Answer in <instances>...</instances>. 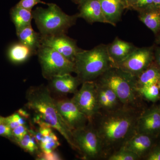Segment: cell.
<instances>
[{"instance_id":"42","label":"cell","mask_w":160,"mask_h":160,"mask_svg":"<svg viewBox=\"0 0 160 160\" xmlns=\"http://www.w3.org/2000/svg\"><path fill=\"white\" fill-rule=\"evenodd\" d=\"M81 1H82V0H81Z\"/></svg>"},{"instance_id":"15","label":"cell","mask_w":160,"mask_h":160,"mask_svg":"<svg viewBox=\"0 0 160 160\" xmlns=\"http://www.w3.org/2000/svg\"><path fill=\"white\" fill-rule=\"evenodd\" d=\"M106 23L113 26L119 21L125 4L122 0H99Z\"/></svg>"},{"instance_id":"19","label":"cell","mask_w":160,"mask_h":160,"mask_svg":"<svg viewBox=\"0 0 160 160\" xmlns=\"http://www.w3.org/2000/svg\"><path fill=\"white\" fill-rule=\"evenodd\" d=\"M34 54H36L32 49L19 42L11 45L7 51L8 59L15 64L25 62Z\"/></svg>"},{"instance_id":"7","label":"cell","mask_w":160,"mask_h":160,"mask_svg":"<svg viewBox=\"0 0 160 160\" xmlns=\"http://www.w3.org/2000/svg\"><path fill=\"white\" fill-rule=\"evenodd\" d=\"M72 132L78 152L85 159H97L105 154L102 140L92 121L85 127Z\"/></svg>"},{"instance_id":"10","label":"cell","mask_w":160,"mask_h":160,"mask_svg":"<svg viewBox=\"0 0 160 160\" xmlns=\"http://www.w3.org/2000/svg\"><path fill=\"white\" fill-rule=\"evenodd\" d=\"M55 102L60 114L72 131L83 128L91 122L71 99H61Z\"/></svg>"},{"instance_id":"14","label":"cell","mask_w":160,"mask_h":160,"mask_svg":"<svg viewBox=\"0 0 160 160\" xmlns=\"http://www.w3.org/2000/svg\"><path fill=\"white\" fill-rule=\"evenodd\" d=\"M77 15L89 23H106L99 0H82Z\"/></svg>"},{"instance_id":"1","label":"cell","mask_w":160,"mask_h":160,"mask_svg":"<svg viewBox=\"0 0 160 160\" xmlns=\"http://www.w3.org/2000/svg\"><path fill=\"white\" fill-rule=\"evenodd\" d=\"M95 117L97 121L94 125L92 123L102 140L105 153L120 149L136 131L139 117L136 109L123 106L112 111H100Z\"/></svg>"},{"instance_id":"41","label":"cell","mask_w":160,"mask_h":160,"mask_svg":"<svg viewBox=\"0 0 160 160\" xmlns=\"http://www.w3.org/2000/svg\"><path fill=\"white\" fill-rule=\"evenodd\" d=\"M159 111H160V109Z\"/></svg>"},{"instance_id":"27","label":"cell","mask_w":160,"mask_h":160,"mask_svg":"<svg viewBox=\"0 0 160 160\" xmlns=\"http://www.w3.org/2000/svg\"><path fill=\"white\" fill-rule=\"evenodd\" d=\"M60 146V143L58 140H54L44 144H40L39 147L41 149V151L48 153L54 151L55 149Z\"/></svg>"},{"instance_id":"26","label":"cell","mask_w":160,"mask_h":160,"mask_svg":"<svg viewBox=\"0 0 160 160\" xmlns=\"http://www.w3.org/2000/svg\"><path fill=\"white\" fill-rule=\"evenodd\" d=\"M21 117L17 112H15L7 117L4 118V122L7 124L12 129H13L20 126L19 121Z\"/></svg>"},{"instance_id":"37","label":"cell","mask_w":160,"mask_h":160,"mask_svg":"<svg viewBox=\"0 0 160 160\" xmlns=\"http://www.w3.org/2000/svg\"><path fill=\"white\" fill-rule=\"evenodd\" d=\"M4 117H3L1 116L0 115V124L3 121H4Z\"/></svg>"},{"instance_id":"6","label":"cell","mask_w":160,"mask_h":160,"mask_svg":"<svg viewBox=\"0 0 160 160\" xmlns=\"http://www.w3.org/2000/svg\"><path fill=\"white\" fill-rule=\"evenodd\" d=\"M37 54L42 74L46 79L74 72V63L50 47L42 45Z\"/></svg>"},{"instance_id":"30","label":"cell","mask_w":160,"mask_h":160,"mask_svg":"<svg viewBox=\"0 0 160 160\" xmlns=\"http://www.w3.org/2000/svg\"><path fill=\"white\" fill-rule=\"evenodd\" d=\"M38 3H45L41 0H21L18 5L28 10H32L33 7Z\"/></svg>"},{"instance_id":"2","label":"cell","mask_w":160,"mask_h":160,"mask_svg":"<svg viewBox=\"0 0 160 160\" xmlns=\"http://www.w3.org/2000/svg\"><path fill=\"white\" fill-rule=\"evenodd\" d=\"M26 107L34 112V115L57 130L72 149L78 151L73 141L72 131L60 114L49 88L42 85L32 86L26 92Z\"/></svg>"},{"instance_id":"16","label":"cell","mask_w":160,"mask_h":160,"mask_svg":"<svg viewBox=\"0 0 160 160\" xmlns=\"http://www.w3.org/2000/svg\"><path fill=\"white\" fill-rule=\"evenodd\" d=\"M107 49L109 57L114 66L126 58L136 48L131 43L117 38L111 44L107 46Z\"/></svg>"},{"instance_id":"12","label":"cell","mask_w":160,"mask_h":160,"mask_svg":"<svg viewBox=\"0 0 160 160\" xmlns=\"http://www.w3.org/2000/svg\"><path fill=\"white\" fill-rule=\"evenodd\" d=\"M49 81L50 89L60 95L74 94L78 91V87L82 84L77 77L72 76L71 73L55 77Z\"/></svg>"},{"instance_id":"3","label":"cell","mask_w":160,"mask_h":160,"mask_svg":"<svg viewBox=\"0 0 160 160\" xmlns=\"http://www.w3.org/2000/svg\"><path fill=\"white\" fill-rule=\"evenodd\" d=\"M75 71L81 83L93 81L113 66L107 46L100 45L89 50H80L74 60Z\"/></svg>"},{"instance_id":"31","label":"cell","mask_w":160,"mask_h":160,"mask_svg":"<svg viewBox=\"0 0 160 160\" xmlns=\"http://www.w3.org/2000/svg\"><path fill=\"white\" fill-rule=\"evenodd\" d=\"M153 5V0H137L134 6L138 8L145 9Z\"/></svg>"},{"instance_id":"5","label":"cell","mask_w":160,"mask_h":160,"mask_svg":"<svg viewBox=\"0 0 160 160\" xmlns=\"http://www.w3.org/2000/svg\"><path fill=\"white\" fill-rule=\"evenodd\" d=\"M32 14L42 36L66 34L78 18L77 15L66 14L54 4H49L46 9L38 8Z\"/></svg>"},{"instance_id":"29","label":"cell","mask_w":160,"mask_h":160,"mask_svg":"<svg viewBox=\"0 0 160 160\" xmlns=\"http://www.w3.org/2000/svg\"><path fill=\"white\" fill-rule=\"evenodd\" d=\"M38 159L41 160H62L60 155L56 152L53 151L50 152H45L41 151L38 155Z\"/></svg>"},{"instance_id":"39","label":"cell","mask_w":160,"mask_h":160,"mask_svg":"<svg viewBox=\"0 0 160 160\" xmlns=\"http://www.w3.org/2000/svg\"><path fill=\"white\" fill-rule=\"evenodd\" d=\"M158 86L159 89V90L160 91V80L159 81V82L158 83Z\"/></svg>"},{"instance_id":"22","label":"cell","mask_w":160,"mask_h":160,"mask_svg":"<svg viewBox=\"0 0 160 160\" xmlns=\"http://www.w3.org/2000/svg\"><path fill=\"white\" fill-rule=\"evenodd\" d=\"M138 89L141 87L158 84L160 80V71L154 67H147L136 77Z\"/></svg>"},{"instance_id":"23","label":"cell","mask_w":160,"mask_h":160,"mask_svg":"<svg viewBox=\"0 0 160 160\" xmlns=\"http://www.w3.org/2000/svg\"><path fill=\"white\" fill-rule=\"evenodd\" d=\"M138 90L139 94L152 102L157 101L159 96L160 90L158 84L144 86Z\"/></svg>"},{"instance_id":"17","label":"cell","mask_w":160,"mask_h":160,"mask_svg":"<svg viewBox=\"0 0 160 160\" xmlns=\"http://www.w3.org/2000/svg\"><path fill=\"white\" fill-rule=\"evenodd\" d=\"M160 130V112L152 110L139 117L137 123L136 131L149 135Z\"/></svg>"},{"instance_id":"34","label":"cell","mask_w":160,"mask_h":160,"mask_svg":"<svg viewBox=\"0 0 160 160\" xmlns=\"http://www.w3.org/2000/svg\"><path fill=\"white\" fill-rule=\"evenodd\" d=\"M156 58L159 66L160 67V48L157 49L156 51Z\"/></svg>"},{"instance_id":"20","label":"cell","mask_w":160,"mask_h":160,"mask_svg":"<svg viewBox=\"0 0 160 160\" xmlns=\"http://www.w3.org/2000/svg\"><path fill=\"white\" fill-rule=\"evenodd\" d=\"M140 20L154 33L160 30V7L152 5L144 9Z\"/></svg>"},{"instance_id":"21","label":"cell","mask_w":160,"mask_h":160,"mask_svg":"<svg viewBox=\"0 0 160 160\" xmlns=\"http://www.w3.org/2000/svg\"><path fill=\"white\" fill-rule=\"evenodd\" d=\"M10 16L15 26L16 32L31 25L33 19L31 10L23 8L17 5L10 11Z\"/></svg>"},{"instance_id":"38","label":"cell","mask_w":160,"mask_h":160,"mask_svg":"<svg viewBox=\"0 0 160 160\" xmlns=\"http://www.w3.org/2000/svg\"><path fill=\"white\" fill-rule=\"evenodd\" d=\"M122 1L124 2V4H125V3H126V5L128 6V2H129V0H122Z\"/></svg>"},{"instance_id":"33","label":"cell","mask_w":160,"mask_h":160,"mask_svg":"<svg viewBox=\"0 0 160 160\" xmlns=\"http://www.w3.org/2000/svg\"><path fill=\"white\" fill-rule=\"evenodd\" d=\"M17 112L21 116L25 118L26 119L29 118V114L27 112V111L23 109H20L17 111Z\"/></svg>"},{"instance_id":"24","label":"cell","mask_w":160,"mask_h":160,"mask_svg":"<svg viewBox=\"0 0 160 160\" xmlns=\"http://www.w3.org/2000/svg\"><path fill=\"white\" fill-rule=\"evenodd\" d=\"M107 158L108 160H137L140 158L131 152L120 148L109 155Z\"/></svg>"},{"instance_id":"36","label":"cell","mask_w":160,"mask_h":160,"mask_svg":"<svg viewBox=\"0 0 160 160\" xmlns=\"http://www.w3.org/2000/svg\"><path fill=\"white\" fill-rule=\"evenodd\" d=\"M137 1V0H129V2H128V6H134Z\"/></svg>"},{"instance_id":"13","label":"cell","mask_w":160,"mask_h":160,"mask_svg":"<svg viewBox=\"0 0 160 160\" xmlns=\"http://www.w3.org/2000/svg\"><path fill=\"white\" fill-rule=\"evenodd\" d=\"M151 145L152 140L149 135L140 133L136 131L126 140L120 148L131 152L140 158L149 150Z\"/></svg>"},{"instance_id":"32","label":"cell","mask_w":160,"mask_h":160,"mask_svg":"<svg viewBox=\"0 0 160 160\" xmlns=\"http://www.w3.org/2000/svg\"><path fill=\"white\" fill-rule=\"evenodd\" d=\"M146 159L148 160H160V149H155L148 156Z\"/></svg>"},{"instance_id":"40","label":"cell","mask_w":160,"mask_h":160,"mask_svg":"<svg viewBox=\"0 0 160 160\" xmlns=\"http://www.w3.org/2000/svg\"><path fill=\"white\" fill-rule=\"evenodd\" d=\"M158 42L159 43H160V36L158 40Z\"/></svg>"},{"instance_id":"28","label":"cell","mask_w":160,"mask_h":160,"mask_svg":"<svg viewBox=\"0 0 160 160\" xmlns=\"http://www.w3.org/2000/svg\"><path fill=\"white\" fill-rule=\"evenodd\" d=\"M0 136L7 138L11 141L14 138L12 129L7 124L4 122V121L0 124Z\"/></svg>"},{"instance_id":"4","label":"cell","mask_w":160,"mask_h":160,"mask_svg":"<svg viewBox=\"0 0 160 160\" xmlns=\"http://www.w3.org/2000/svg\"><path fill=\"white\" fill-rule=\"evenodd\" d=\"M98 82L112 89L124 107L136 109L139 93L135 77L113 66L99 77Z\"/></svg>"},{"instance_id":"35","label":"cell","mask_w":160,"mask_h":160,"mask_svg":"<svg viewBox=\"0 0 160 160\" xmlns=\"http://www.w3.org/2000/svg\"><path fill=\"white\" fill-rule=\"evenodd\" d=\"M153 6L160 7V0H153Z\"/></svg>"},{"instance_id":"25","label":"cell","mask_w":160,"mask_h":160,"mask_svg":"<svg viewBox=\"0 0 160 160\" xmlns=\"http://www.w3.org/2000/svg\"><path fill=\"white\" fill-rule=\"evenodd\" d=\"M29 129L26 125H20L16 128L12 129V135L14 138L12 142H14L16 140L21 139L28 133Z\"/></svg>"},{"instance_id":"18","label":"cell","mask_w":160,"mask_h":160,"mask_svg":"<svg viewBox=\"0 0 160 160\" xmlns=\"http://www.w3.org/2000/svg\"><path fill=\"white\" fill-rule=\"evenodd\" d=\"M19 42L28 46L37 54L38 50L42 46V37L29 25L16 32Z\"/></svg>"},{"instance_id":"8","label":"cell","mask_w":160,"mask_h":160,"mask_svg":"<svg viewBox=\"0 0 160 160\" xmlns=\"http://www.w3.org/2000/svg\"><path fill=\"white\" fill-rule=\"evenodd\" d=\"M71 99L90 121H92L101 111L96 84L94 81L82 83V87L74 93Z\"/></svg>"},{"instance_id":"9","label":"cell","mask_w":160,"mask_h":160,"mask_svg":"<svg viewBox=\"0 0 160 160\" xmlns=\"http://www.w3.org/2000/svg\"><path fill=\"white\" fill-rule=\"evenodd\" d=\"M152 58V51L149 48H136L126 58L114 66L136 77L148 67Z\"/></svg>"},{"instance_id":"11","label":"cell","mask_w":160,"mask_h":160,"mask_svg":"<svg viewBox=\"0 0 160 160\" xmlns=\"http://www.w3.org/2000/svg\"><path fill=\"white\" fill-rule=\"evenodd\" d=\"M42 45L50 47L74 62L76 55L81 49L78 48L75 41L66 34L42 36Z\"/></svg>"}]
</instances>
